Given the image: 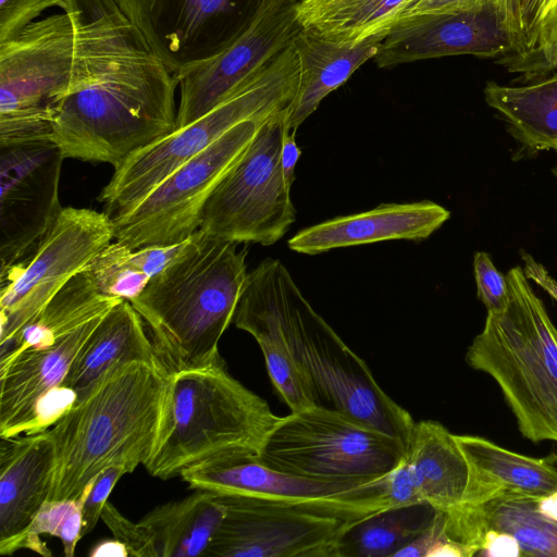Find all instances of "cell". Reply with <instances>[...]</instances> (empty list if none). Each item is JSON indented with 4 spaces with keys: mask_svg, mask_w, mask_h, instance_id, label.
<instances>
[{
    "mask_svg": "<svg viewBox=\"0 0 557 557\" xmlns=\"http://www.w3.org/2000/svg\"><path fill=\"white\" fill-rule=\"evenodd\" d=\"M69 88L51 141L64 159L113 166L175 129L174 75L115 0H70Z\"/></svg>",
    "mask_w": 557,
    "mask_h": 557,
    "instance_id": "cell-1",
    "label": "cell"
},
{
    "mask_svg": "<svg viewBox=\"0 0 557 557\" xmlns=\"http://www.w3.org/2000/svg\"><path fill=\"white\" fill-rule=\"evenodd\" d=\"M233 323L237 329L258 323L274 332L318 406L345 413L409 449L413 418L380 387L368 364L312 308L278 259L268 258L248 273Z\"/></svg>",
    "mask_w": 557,
    "mask_h": 557,
    "instance_id": "cell-2",
    "label": "cell"
},
{
    "mask_svg": "<svg viewBox=\"0 0 557 557\" xmlns=\"http://www.w3.org/2000/svg\"><path fill=\"white\" fill-rule=\"evenodd\" d=\"M170 371L129 361L108 370L49 429L55 468L49 499L77 498L102 470L124 465L128 473L150 457L163 412Z\"/></svg>",
    "mask_w": 557,
    "mask_h": 557,
    "instance_id": "cell-3",
    "label": "cell"
},
{
    "mask_svg": "<svg viewBox=\"0 0 557 557\" xmlns=\"http://www.w3.org/2000/svg\"><path fill=\"white\" fill-rule=\"evenodd\" d=\"M198 230L129 302L170 372L224 362L219 342L233 322L248 272L247 249Z\"/></svg>",
    "mask_w": 557,
    "mask_h": 557,
    "instance_id": "cell-4",
    "label": "cell"
},
{
    "mask_svg": "<svg viewBox=\"0 0 557 557\" xmlns=\"http://www.w3.org/2000/svg\"><path fill=\"white\" fill-rule=\"evenodd\" d=\"M278 419L224 362L170 372L159 432L144 466L169 480L209 459L258 458Z\"/></svg>",
    "mask_w": 557,
    "mask_h": 557,
    "instance_id": "cell-5",
    "label": "cell"
},
{
    "mask_svg": "<svg viewBox=\"0 0 557 557\" xmlns=\"http://www.w3.org/2000/svg\"><path fill=\"white\" fill-rule=\"evenodd\" d=\"M506 276L510 302L487 312L466 361L496 381L522 436L557 443V330L523 270L512 268Z\"/></svg>",
    "mask_w": 557,
    "mask_h": 557,
    "instance_id": "cell-6",
    "label": "cell"
},
{
    "mask_svg": "<svg viewBox=\"0 0 557 557\" xmlns=\"http://www.w3.org/2000/svg\"><path fill=\"white\" fill-rule=\"evenodd\" d=\"M298 81L299 60L293 41L213 110L115 165L99 195L104 212L111 218L125 214L166 176L237 124L264 121L286 111Z\"/></svg>",
    "mask_w": 557,
    "mask_h": 557,
    "instance_id": "cell-7",
    "label": "cell"
},
{
    "mask_svg": "<svg viewBox=\"0 0 557 557\" xmlns=\"http://www.w3.org/2000/svg\"><path fill=\"white\" fill-rule=\"evenodd\" d=\"M407 451L400 441L315 406L280 417L258 460L305 479L366 483L384 479Z\"/></svg>",
    "mask_w": 557,
    "mask_h": 557,
    "instance_id": "cell-8",
    "label": "cell"
},
{
    "mask_svg": "<svg viewBox=\"0 0 557 557\" xmlns=\"http://www.w3.org/2000/svg\"><path fill=\"white\" fill-rule=\"evenodd\" d=\"M74 46L67 12L35 21L0 42V147L51 140Z\"/></svg>",
    "mask_w": 557,
    "mask_h": 557,
    "instance_id": "cell-9",
    "label": "cell"
},
{
    "mask_svg": "<svg viewBox=\"0 0 557 557\" xmlns=\"http://www.w3.org/2000/svg\"><path fill=\"white\" fill-rule=\"evenodd\" d=\"M281 112L259 126L251 143L218 184L203 210L200 231L237 244L270 246L296 220L281 165L285 132Z\"/></svg>",
    "mask_w": 557,
    "mask_h": 557,
    "instance_id": "cell-10",
    "label": "cell"
},
{
    "mask_svg": "<svg viewBox=\"0 0 557 557\" xmlns=\"http://www.w3.org/2000/svg\"><path fill=\"white\" fill-rule=\"evenodd\" d=\"M114 238L111 216L63 208L36 250L0 273V357L50 299Z\"/></svg>",
    "mask_w": 557,
    "mask_h": 557,
    "instance_id": "cell-11",
    "label": "cell"
},
{
    "mask_svg": "<svg viewBox=\"0 0 557 557\" xmlns=\"http://www.w3.org/2000/svg\"><path fill=\"white\" fill-rule=\"evenodd\" d=\"M264 121L249 120L232 127L166 176L132 210L112 218L114 239L135 249L187 240L200 228L211 194Z\"/></svg>",
    "mask_w": 557,
    "mask_h": 557,
    "instance_id": "cell-12",
    "label": "cell"
},
{
    "mask_svg": "<svg viewBox=\"0 0 557 557\" xmlns=\"http://www.w3.org/2000/svg\"><path fill=\"white\" fill-rule=\"evenodd\" d=\"M219 496L224 517L205 557H337L341 537L357 522L284 499Z\"/></svg>",
    "mask_w": 557,
    "mask_h": 557,
    "instance_id": "cell-13",
    "label": "cell"
},
{
    "mask_svg": "<svg viewBox=\"0 0 557 557\" xmlns=\"http://www.w3.org/2000/svg\"><path fill=\"white\" fill-rule=\"evenodd\" d=\"M115 1L176 78L225 50L261 0Z\"/></svg>",
    "mask_w": 557,
    "mask_h": 557,
    "instance_id": "cell-14",
    "label": "cell"
},
{
    "mask_svg": "<svg viewBox=\"0 0 557 557\" xmlns=\"http://www.w3.org/2000/svg\"><path fill=\"white\" fill-rule=\"evenodd\" d=\"M180 476L190 488L284 499L358 521L391 508L385 478L374 482H330L271 469L258 458H219L194 463Z\"/></svg>",
    "mask_w": 557,
    "mask_h": 557,
    "instance_id": "cell-15",
    "label": "cell"
},
{
    "mask_svg": "<svg viewBox=\"0 0 557 557\" xmlns=\"http://www.w3.org/2000/svg\"><path fill=\"white\" fill-rule=\"evenodd\" d=\"M63 160L51 140L0 147V273L33 255L63 209Z\"/></svg>",
    "mask_w": 557,
    "mask_h": 557,
    "instance_id": "cell-16",
    "label": "cell"
},
{
    "mask_svg": "<svg viewBox=\"0 0 557 557\" xmlns=\"http://www.w3.org/2000/svg\"><path fill=\"white\" fill-rule=\"evenodd\" d=\"M300 0H261L245 30L220 54L177 76L175 128L200 119L293 44L302 25Z\"/></svg>",
    "mask_w": 557,
    "mask_h": 557,
    "instance_id": "cell-17",
    "label": "cell"
},
{
    "mask_svg": "<svg viewBox=\"0 0 557 557\" xmlns=\"http://www.w3.org/2000/svg\"><path fill=\"white\" fill-rule=\"evenodd\" d=\"M443 515L446 535L474 555L557 557V488L502 494Z\"/></svg>",
    "mask_w": 557,
    "mask_h": 557,
    "instance_id": "cell-18",
    "label": "cell"
},
{
    "mask_svg": "<svg viewBox=\"0 0 557 557\" xmlns=\"http://www.w3.org/2000/svg\"><path fill=\"white\" fill-rule=\"evenodd\" d=\"M512 40L502 0H487L472 9L416 20L394 28L373 60L388 67L425 59L471 54L507 58Z\"/></svg>",
    "mask_w": 557,
    "mask_h": 557,
    "instance_id": "cell-19",
    "label": "cell"
},
{
    "mask_svg": "<svg viewBox=\"0 0 557 557\" xmlns=\"http://www.w3.org/2000/svg\"><path fill=\"white\" fill-rule=\"evenodd\" d=\"M449 218L450 212L446 208L430 200L381 203L368 211L306 227L288 239L287 245L299 253L318 255L385 240H423Z\"/></svg>",
    "mask_w": 557,
    "mask_h": 557,
    "instance_id": "cell-20",
    "label": "cell"
},
{
    "mask_svg": "<svg viewBox=\"0 0 557 557\" xmlns=\"http://www.w3.org/2000/svg\"><path fill=\"white\" fill-rule=\"evenodd\" d=\"M0 553L49 499L55 447L49 430L0 438Z\"/></svg>",
    "mask_w": 557,
    "mask_h": 557,
    "instance_id": "cell-21",
    "label": "cell"
},
{
    "mask_svg": "<svg viewBox=\"0 0 557 557\" xmlns=\"http://www.w3.org/2000/svg\"><path fill=\"white\" fill-rule=\"evenodd\" d=\"M103 315L48 347L26 349L0 363V438L22 434L36 403L63 384L78 351Z\"/></svg>",
    "mask_w": 557,
    "mask_h": 557,
    "instance_id": "cell-22",
    "label": "cell"
},
{
    "mask_svg": "<svg viewBox=\"0 0 557 557\" xmlns=\"http://www.w3.org/2000/svg\"><path fill=\"white\" fill-rule=\"evenodd\" d=\"M455 437L470 468L461 504H480L502 494L541 495L557 488L555 455L534 458L481 436Z\"/></svg>",
    "mask_w": 557,
    "mask_h": 557,
    "instance_id": "cell-23",
    "label": "cell"
},
{
    "mask_svg": "<svg viewBox=\"0 0 557 557\" xmlns=\"http://www.w3.org/2000/svg\"><path fill=\"white\" fill-rule=\"evenodd\" d=\"M382 41L376 38L357 45H342L302 27L294 39L299 60V81L285 113V129L297 132L329 94L375 57Z\"/></svg>",
    "mask_w": 557,
    "mask_h": 557,
    "instance_id": "cell-24",
    "label": "cell"
},
{
    "mask_svg": "<svg viewBox=\"0 0 557 557\" xmlns=\"http://www.w3.org/2000/svg\"><path fill=\"white\" fill-rule=\"evenodd\" d=\"M129 361L164 364L145 331L143 318L128 300H122L100 319L63 385L76 393L78 401L108 370Z\"/></svg>",
    "mask_w": 557,
    "mask_h": 557,
    "instance_id": "cell-25",
    "label": "cell"
},
{
    "mask_svg": "<svg viewBox=\"0 0 557 557\" xmlns=\"http://www.w3.org/2000/svg\"><path fill=\"white\" fill-rule=\"evenodd\" d=\"M407 459L422 502L443 513L462 503L469 483V463L455 434L442 423L416 422Z\"/></svg>",
    "mask_w": 557,
    "mask_h": 557,
    "instance_id": "cell-26",
    "label": "cell"
},
{
    "mask_svg": "<svg viewBox=\"0 0 557 557\" xmlns=\"http://www.w3.org/2000/svg\"><path fill=\"white\" fill-rule=\"evenodd\" d=\"M223 517L219 494L196 490L156 507L139 522L149 533L157 557H197L205 556Z\"/></svg>",
    "mask_w": 557,
    "mask_h": 557,
    "instance_id": "cell-27",
    "label": "cell"
},
{
    "mask_svg": "<svg viewBox=\"0 0 557 557\" xmlns=\"http://www.w3.org/2000/svg\"><path fill=\"white\" fill-rule=\"evenodd\" d=\"M418 0H300L297 15L304 28L342 45L384 39Z\"/></svg>",
    "mask_w": 557,
    "mask_h": 557,
    "instance_id": "cell-28",
    "label": "cell"
},
{
    "mask_svg": "<svg viewBox=\"0 0 557 557\" xmlns=\"http://www.w3.org/2000/svg\"><path fill=\"white\" fill-rule=\"evenodd\" d=\"M525 82L518 86L488 82L485 101L525 147L557 151V70Z\"/></svg>",
    "mask_w": 557,
    "mask_h": 557,
    "instance_id": "cell-29",
    "label": "cell"
},
{
    "mask_svg": "<svg viewBox=\"0 0 557 557\" xmlns=\"http://www.w3.org/2000/svg\"><path fill=\"white\" fill-rule=\"evenodd\" d=\"M122 299L103 295L85 269L72 277L20 332L0 363L26 349L54 344L86 322L106 314Z\"/></svg>",
    "mask_w": 557,
    "mask_h": 557,
    "instance_id": "cell-30",
    "label": "cell"
},
{
    "mask_svg": "<svg viewBox=\"0 0 557 557\" xmlns=\"http://www.w3.org/2000/svg\"><path fill=\"white\" fill-rule=\"evenodd\" d=\"M436 511L421 502L367 516L345 531L337 557H394L432 524Z\"/></svg>",
    "mask_w": 557,
    "mask_h": 557,
    "instance_id": "cell-31",
    "label": "cell"
},
{
    "mask_svg": "<svg viewBox=\"0 0 557 557\" xmlns=\"http://www.w3.org/2000/svg\"><path fill=\"white\" fill-rule=\"evenodd\" d=\"M185 242L137 249L111 242L86 270L103 295L131 301L177 256Z\"/></svg>",
    "mask_w": 557,
    "mask_h": 557,
    "instance_id": "cell-32",
    "label": "cell"
},
{
    "mask_svg": "<svg viewBox=\"0 0 557 557\" xmlns=\"http://www.w3.org/2000/svg\"><path fill=\"white\" fill-rule=\"evenodd\" d=\"M95 478L77 498L45 502L28 528L0 554L12 555L18 549L26 548L49 557L52 554L40 540V534H49L61 540L66 557H73L76 545L83 537V506Z\"/></svg>",
    "mask_w": 557,
    "mask_h": 557,
    "instance_id": "cell-33",
    "label": "cell"
},
{
    "mask_svg": "<svg viewBox=\"0 0 557 557\" xmlns=\"http://www.w3.org/2000/svg\"><path fill=\"white\" fill-rule=\"evenodd\" d=\"M238 329L249 333L258 343L272 385L290 412L318 406L306 376L274 332L258 323H245Z\"/></svg>",
    "mask_w": 557,
    "mask_h": 557,
    "instance_id": "cell-34",
    "label": "cell"
},
{
    "mask_svg": "<svg viewBox=\"0 0 557 557\" xmlns=\"http://www.w3.org/2000/svg\"><path fill=\"white\" fill-rule=\"evenodd\" d=\"M512 52L502 59L512 72L534 51L539 36L540 0H502Z\"/></svg>",
    "mask_w": 557,
    "mask_h": 557,
    "instance_id": "cell-35",
    "label": "cell"
},
{
    "mask_svg": "<svg viewBox=\"0 0 557 557\" xmlns=\"http://www.w3.org/2000/svg\"><path fill=\"white\" fill-rule=\"evenodd\" d=\"M473 272L479 299L487 312L504 311L511 299L507 276L494 265L488 253L479 251L473 258Z\"/></svg>",
    "mask_w": 557,
    "mask_h": 557,
    "instance_id": "cell-36",
    "label": "cell"
},
{
    "mask_svg": "<svg viewBox=\"0 0 557 557\" xmlns=\"http://www.w3.org/2000/svg\"><path fill=\"white\" fill-rule=\"evenodd\" d=\"M70 0H0V42L17 35L46 10L58 7L65 12Z\"/></svg>",
    "mask_w": 557,
    "mask_h": 557,
    "instance_id": "cell-37",
    "label": "cell"
},
{
    "mask_svg": "<svg viewBox=\"0 0 557 557\" xmlns=\"http://www.w3.org/2000/svg\"><path fill=\"white\" fill-rule=\"evenodd\" d=\"M554 70H557V3L541 25L534 51L515 72L529 81Z\"/></svg>",
    "mask_w": 557,
    "mask_h": 557,
    "instance_id": "cell-38",
    "label": "cell"
},
{
    "mask_svg": "<svg viewBox=\"0 0 557 557\" xmlns=\"http://www.w3.org/2000/svg\"><path fill=\"white\" fill-rule=\"evenodd\" d=\"M101 519L113 536L126 546L131 556L157 557L153 542L139 521L132 522L109 502L103 508Z\"/></svg>",
    "mask_w": 557,
    "mask_h": 557,
    "instance_id": "cell-39",
    "label": "cell"
},
{
    "mask_svg": "<svg viewBox=\"0 0 557 557\" xmlns=\"http://www.w3.org/2000/svg\"><path fill=\"white\" fill-rule=\"evenodd\" d=\"M128 473L124 465H113L102 470L94 480V484L83 506L82 536L90 533L99 519L108 497L113 491L117 481Z\"/></svg>",
    "mask_w": 557,
    "mask_h": 557,
    "instance_id": "cell-40",
    "label": "cell"
},
{
    "mask_svg": "<svg viewBox=\"0 0 557 557\" xmlns=\"http://www.w3.org/2000/svg\"><path fill=\"white\" fill-rule=\"evenodd\" d=\"M384 493L391 508L422 502L407 455L385 476Z\"/></svg>",
    "mask_w": 557,
    "mask_h": 557,
    "instance_id": "cell-41",
    "label": "cell"
},
{
    "mask_svg": "<svg viewBox=\"0 0 557 557\" xmlns=\"http://www.w3.org/2000/svg\"><path fill=\"white\" fill-rule=\"evenodd\" d=\"M485 1L487 0H418L400 17L394 28L416 20L466 11Z\"/></svg>",
    "mask_w": 557,
    "mask_h": 557,
    "instance_id": "cell-42",
    "label": "cell"
},
{
    "mask_svg": "<svg viewBox=\"0 0 557 557\" xmlns=\"http://www.w3.org/2000/svg\"><path fill=\"white\" fill-rule=\"evenodd\" d=\"M295 135L296 132L285 129L281 147V165L286 183L290 188L295 181V168L301 154Z\"/></svg>",
    "mask_w": 557,
    "mask_h": 557,
    "instance_id": "cell-43",
    "label": "cell"
},
{
    "mask_svg": "<svg viewBox=\"0 0 557 557\" xmlns=\"http://www.w3.org/2000/svg\"><path fill=\"white\" fill-rule=\"evenodd\" d=\"M521 258L524 264L522 270L527 278L532 280L557 301V281L531 255L522 251Z\"/></svg>",
    "mask_w": 557,
    "mask_h": 557,
    "instance_id": "cell-44",
    "label": "cell"
},
{
    "mask_svg": "<svg viewBox=\"0 0 557 557\" xmlns=\"http://www.w3.org/2000/svg\"><path fill=\"white\" fill-rule=\"evenodd\" d=\"M88 555L90 557H127L129 556V553L126 546L114 537L113 540L100 541L99 543L91 547Z\"/></svg>",
    "mask_w": 557,
    "mask_h": 557,
    "instance_id": "cell-45",
    "label": "cell"
},
{
    "mask_svg": "<svg viewBox=\"0 0 557 557\" xmlns=\"http://www.w3.org/2000/svg\"><path fill=\"white\" fill-rule=\"evenodd\" d=\"M552 172L557 177V164L553 168Z\"/></svg>",
    "mask_w": 557,
    "mask_h": 557,
    "instance_id": "cell-46",
    "label": "cell"
},
{
    "mask_svg": "<svg viewBox=\"0 0 557 557\" xmlns=\"http://www.w3.org/2000/svg\"><path fill=\"white\" fill-rule=\"evenodd\" d=\"M305 1L315 2V1H325V0H305Z\"/></svg>",
    "mask_w": 557,
    "mask_h": 557,
    "instance_id": "cell-47",
    "label": "cell"
},
{
    "mask_svg": "<svg viewBox=\"0 0 557 557\" xmlns=\"http://www.w3.org/2000/svg\"><path fill=\"white\" fill-rule=\"evenodd\" d=\"M556 337H557V334H556Z\"/></svg>",
    "mask_w": 557,
    "mask_h": 557,
    "instance_id": "cell-48",
    "label": "cell"
}]
</instances>
